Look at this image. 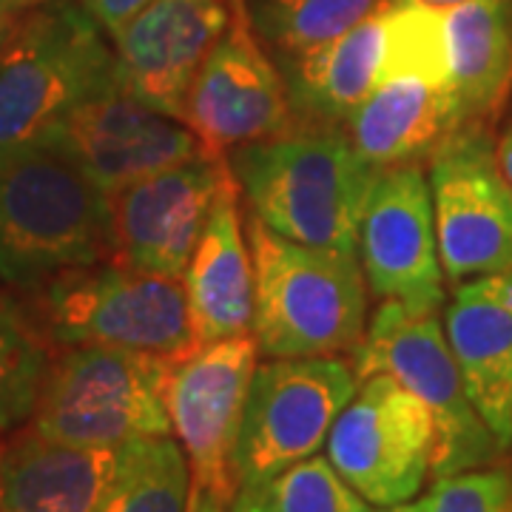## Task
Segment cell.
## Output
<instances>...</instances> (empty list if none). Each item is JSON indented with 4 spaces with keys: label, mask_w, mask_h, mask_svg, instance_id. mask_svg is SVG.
Returning <instances> with one entry per match:
<instances>
[{
    "label": "cell",
    "mask_w": 512,
    "mask_h": 512,
    "mask_svg": "<svg viewBox=\"0 0 512 512\" xmlns=\"http://www.w3.org/2000/svg\"><path fill=\"white\" fill-rule=\"evenodd\" d=\"M111 256L109 194L55 128L0 160V285L32 293Z\"/></svg>",
    "instance_id": "cell-1"
},
{
    "label": "cell",
    "mask_w": 512,
    "mask_h": 512,
    "mask_svg": "<svg viewBox=\"0 0 512 512\" xmlns=\"http://www.w3.org/2000/svg\"><path fill=\"white\" fill-rule=\"evenodd\" d=\"M228 165L251 214L274 234L356 254L376 168L362 160L348 128L296 120L268 140L234 148Z\"/></svg>",
    "instance_id": "cell-2"
},
{
    "label": "cell",
    "mask_w": 512,
    "mask_h": 512,
    "mask_svg": "<svg viewBox=\"0 0 512 512\" xmlns=\"http://www.w3.org/2000/svg\"><path fill=\"white\" fill-rule=\"evenodd\" d=\"M254 333L268 359L353 353L367 328V279L356 254L274 234L248 214Z\"/></svg>",
    "instance_id": "cell-3"
},
{
    "label": "cell",
    "mask_w": 512,
    "mask_h": 512,
    "mask_svg": "<svg viewBox=\"0 0 512 512\" xmlns=\"http://www.w3.org/2000/svg\"><path fill=\"white\" fill-rule=\"evenodd\" d=\"M345 128L362 160L376 171L427 160L458 128L441 6L387 0L382 74Z\"/></svg>",
    "instance_id": "cell-4"
},
{
    "label": "cell",
    "mask_w": 512,
    "mask_h": 512,
    "mask_svg": "<svg viewBox=\"0 0 512 512\" xmlns=\"http://www.w3.org/2000/svg\"><path fill=\"white\" fill-rule=\"evenodd\" d=\"M111 80L114 49L83 3L26 9L0 46V160L49 134Z\"/></svg>",
    "instance_id": "cell-5"
},
{
    "label": "cell",
    "mask_w": 512,
    "mask_h": 512,
    "mask_svg": "<svg viewBox=\"0 0 512 512\" xmlns=\"http://www.w3.org/2000/svg\"><path fill=\"white\" fill-rule=\"evenodd\" d=\"M174 362L140 350L66 348L52 359L29 427L52 441L103 450L171 436L165 390Z\"/></svg>",
    "instance_id": "cell-6"
},
{
    "label": "cell",
    "mask_w": 512,
    "mask_h": 512,
    "mask_svg": "<svg viewBox=\"0 0 512 512\" xmlns=\"http://www.w3.org/2000/svg\"><path fill=\"white\" fill-rule=\"evenodd\" d=\"M52 345H100L180 359L197 348L183 279L100 262L26 293Z\"/></svg>",
    "instance_id": "cell-7"
},
{
    "label": "cell",
    "mask_w": 512,
    "mask_h": 512,
    "mask_svg": "<svg viewBox=\"0 0 512 512\" xmlns=\"http://www.w3.org/2000/svg\"><path fill=\"white\" fill-rule=\"evenodd\" d=\"M350 362L359 382L373 373H387L430 410L436 430L433 481L493 467L507 458L467 396L439 313L421 316L399 302H379Z\"/></svg>",
    "instance_id": "cell-8"
},
{
    "label": "cell",
    "mask_w": 512,
    "mask_h": 512,
    "mask_svg": "<svg viewBox=\"0 0 512 512\" xmlns=\"http://www.w3.org/2000/svg\"><path fill=\"white\" fill-rule=\"evenodd\" d=\"M359 390L350 359L296 356L256 365L237 447L239 490H259L316 456Z\"/></svg>",
    "instance_id": "cell-9"
},
{
    "label": "cell",
    "mask_w": 512,
    "mask_h": 512,
    "mask_svg": "<svg viewBox=\"0 0 512 512\" xmlns=\"http://www.w3.org/2000/svg\"><path fill=\"white\" fill-rule=\"evenodd\" d=\"M427 160L444 279L458 285L512 271V183L490 128H453Z\"/></svg>",
    "instance_id": "cell-10"
},
{
    "label": "cell",
    "mask_w": 512,
    "mask_h": 512,
    "mask_svg": "<svg viewBox=\"0 0 512 512\" xmlns=\"http://www.w3.org/2000/svg\"><path fill=\"white\" fill-rule=\"evenodd\" d=\"M325 447L336 473L373 507L413 501L433 478L430 410L387 373L359 382Z\"/></svg>",
    "instance_id": "cell-11"
},
{
    "label": "cell",
    "mask_w": 512,
    "mask_h": 512,
    "mask_svg": "<svg viewBox=\"0 0 512 512\" xmlns=\"http://www.w3.org/2000/svg\"><path fill=\"white\" fill-rule=\"evenodd\" d=\"M256 365L254 333H239L180 356L168 376L171 433L188 458L191 484L225 504L239 493L237 447Z\"/></svg>",
    "instance_id": "cell-12"
},
{
    "label": "cell",
    "mask_w": 512,
    "mask_h": 512,
    "mask_svg": "<svg viewBox=\"0 0 512 512\" xmlns=\"http://www.w3.org/2000/svg\"><path fill=\"white\" fill-rule=\"evenodd\" d=\"M356 256L379 302L439 313L447 302L430 183L421 163L376 171L365 197Z\"/></svg>",
    "instance_id": "cell-13"
},
{
    "label": "cell",
    "mask_w": 512,
    "mask_h": 512,
    "mask_svg": "<svg viewBox=\"0 0 512 512\" xmlns=\"http://www.w3.org/2000/svg\"><path fill=\"white\" fill-rule=\"evenodd\" d=\"M231 26L202 63L183 106V123L214 157L268 140L296 123L285 77L251 26L245 0H234Z\"/></svg>",
    "instance_id": "cell-14"
},
{
    "label": "cell",
    "mask_w": 512,
    "mask_h": 512,
    "mask_svg": "<svg viewBox=\"0 0 512 512\" xmlns=\"http://www.w3.org/2000/svg\"><path fill=\"white\" fill-rule=\"evenodd\" d=\"M228 171V157L202 154L111 194V262L183 279Z\"/></svg>",
    "instance_id": "cell-15"
},
{
    "label": "cell",
    "mask_w": 512,
    "mask_h": 512,
    "mask_svg": "<svg viewBox=\"0 0 512 512\" xmlns=\"http://www.w3.org/2000/svg\"><path fill=\"white\" fill-rule=\"evenodd\" d=\"M106 194L208 154L180 117L154 109L114 77L55 128Z\"/></svg>",
    "instance_id": "cell-16"
},
{
    "label": "cell",
    "mask_w": 512,
    "mask_h": 512,
    "mask_svg": "<svg viewBox=\"0 0 512 512\" xmlns=\"http://www.w3.org/2000/svg\"><path fill=\"white\" fill-rule=\"evenodd\" d=\"M234 0H151L111 37L114 77L154 109L183 120L202 63L231 26Z\"/></svg>",
    "instance_id": "cell-17"
},
{
    "label": "cell",
    "mask_w": 512,
    "mask_h": 512,
    "mask_svg": "<svg viewBox=\"0 0 512 512\" xmlns=\"http://www.w3.org/2000/svg\"><path fill=\"white\" fill-rule=\"evenodd\" d=\"M444 336L467 396L504 453L512 450V271L453 285Z\"/></svg>",
    "instance_id": "cell-18"
},
{
    "label": "cell",
    "mask_w": 512,
    "mask_h": 512,
    "mask_svg": "<svg viewBox=\"0 0 512 512\" xmlns=\"http://www.w3.org/2000/svg\"><path fill=\"white\" fill-rule=\"evenodd\" d=\"M183 288L197 348L251 333L254 262L239 211V185L231 171L214 197L200 242L185 268Z\"/></svg>",
    "instance_id": "cell-19"
},
{
    "label": "cell",
    "mask_w": 512,
    "mask_h": 512,
    "mask_svg": "<svg viewBox=\"0 0 512 512\" xmlns=\"http://www.w3.org/2000/svg\"><path fill=\"white\" fill-rule=\"evenodd\" d=\"M123 447H74L23 430L0 447V512H100Z\"/></svg>",
    "instance_id": "cell-20"
},
{
    "label": "cell",
    "mask_w": 512,
    "mask_h": 512,
    "mask_svg": "<svg viewBox=\"0 0 512 512\" xmlns=\"http://www.w3.org/2000/svg\"><path fill=\"white\" fill-rule=\"evenodd\" d=\"M384 55L387 0L336 40L302 55L279 57L276 66L285 77L296 120L345 126L350 114L365 103L367 94L379 83Z\"/></svg>",
    "instance_id": "cell-21"
},
{
    "label": "cell",
    "mask_w": 512,
    "mask_h": 512,
    "mask_svg": "<svg viewBox=\"0 0 512 512\" xmlns=\"http://www.w3.org/2000/svg\"><path fill=\"white\" fill-rule=\"evenodd\" d=\"M458 126H487L512 92V0H464L444 9Z\"/></svg>",
    "instance_id": "cell-22"
},
{
    "label": "cell",
    "mask_w": 512,
    "mask_h": 512,
    "mask_svg": "<svg viewBox=\"0 0 512 512\" xmlns=\"http://www.w3.org/2000/svg\"><path fill=\"white\" fill-rule=\"evenodd\" d=\"M52 359V342L29 305L0 291V433L32 419Z\"/></svg>",
    "instance_id": "cell-23"
},
{
    "label": "cell",
    "mask_w": 512,
    "mask_h": 512,
    "mask_svg": "<svg viewBox=\"0 0 512 512\" xmlns=\"http://www.w3.org/2000/svg\"><path fill=\"white\" fill-rule=\"evenodd\" d=\"M191 467L171 436L131 441L100 512H188Z\"/></svg>",
    "instance_id": "cell-24"
},
{
    "label": "cell",
    "mask_w": 512,
    "mask_h": 512,
    "mask_svg": "<svg viewBox=\"0 0 512 512\" xmlns=\"http://www.w3.org/2000/svg\"><path fill=\"white\" fill-rule=\"evenodd\" d=\"M382 0H245L259 40L279 57L311 52L365 20Z\"/></svg>",
    "instance_id": "cell-25"
},
{
    "label": "cell",
    "mask_w": 512,
    "mask_h": 512,
    "mask_svg": "<svg viewBox=\"0 0 512 512\" xmlns=\"http://www.w3.org/2000/svg\"><path fill=\"white\" fill-rule=\"evenodd\" d=\"M248 493L256 495L265 512H370L365 498L319 453Z\"/></svg>",
    "instance_id": "cell-26"
},
{
    "label": "cell",
    "mask_w": 512,
    "mask_h": 512,
    "mask_svg": "<svg viewBox=\"0 0 512 512\" xmlns=\"http://www.w3.org/2000/svg\"><path fill=\"white\" fill-rule=\"evenodd\" d=\"M424 512H512V467L493 464L433 481Z\"/></svg>",
    "instance_id": "cell-27"
},
{
    "label": "cell",
    "mask_w": 512,
    "mask_h": 512,
    "mask_svg": "<svg viewBox=\"0 0 512 512\" xmlns=\"http://www.w3.org/2000/svg\"><path fill=\"white\" fill-rule=\"evenodd\" d=\"M80 3L97 20V26L109 37H114L128 20L137 18L151 0H80Z\"/></svg>",
    "instance_id": "cell-28"
},
{
    "label": "cell",
    "mask_w": 512,
    "mask_h": 512,
    "mask_svg": "<svg viewBox=\"0 0 512 512\" xmlns=\"http://www.w3.org/2000/svg\"><path fill=\"white\" fill-rule=\"evenodd\" d=\"M231 504L220 501L217 495L205 493L200 487L191 484V495H188V512H228Z\"/></svg>",
    "instance_id": "cell-29"
},
{
    "label": "cell",
    "mask_w": 512,
    "mask_h": 512,
    "mask_svg": "<svg viewBox=\"0 0 512 512\" xmlns=\"http://www.w3.org/2000/svg\"><path fill=\"white\" fill-rule=\"evenodd\" d=\"M495 154H498V165H501L504 177L512 183V123L495 140Z\"/></svg>",
    "instance_id": "cell-30"
},
{
    "label": "cell",
    "mask_w": 512,
    "mask_h": 512,
    "mask_svg": "<svg viewBox=\"0 0 512 512\" xmlns=\"http://www.w3.org/2000/svg\"><path fill=\"white\" fill-rule=\"evenodd\" d=\"M18 12L9 0H0V46L6 43V37L12 35L15 23H18Z\"/></svg>",
    "instance_id": "cell-31"
},
{
    "label": "cell",
    "mask_w": 512,
    "mask_h": 512,
    "mask_svg": "<svg viewBox=\"0 0 512 512\" xmlns=\"http://www.w3.org/2000/svg\"><path fill=\"white\" fill-rule=\"evenodd\" d=\"M228 512H265V507L256 501L254 493H248V490H239L237 498L231 501V510Z\"/></svg>",
    "instance_id": "cell-32"
},
{
    "label": "cell",
    "mask_w": 512,
    "mask_h": 512,
    "mask_svg": "<svg viewBox=\"0 0 512 512\" xmlns=\"http://www.w3.org/2000/svg\"><path fill=\"white\" fill-rule=\"evenodd\" d=\"M379 512H424V504L419 501H404V504H396V507H379Z\"/></svg>",
    "instance_id": "cell-33"
},
{
    "label": "cell",
    "mask_w": 512,
    "mask_h": 512,
    "mask_svg": "<svg viewBox=\"0 0 512 512\" xmlns=\"http://www.w3.org/2000/svg\"><path fill=\"white\" fill-rule=\"evenodd\" d=\"M9 3H12L15 9H20V12H23V9H32V6H40V3H49V0H9Z\"/></svg>",
    "instance_id": "cell-34"
},
{
    "label": "cell",
    "mask_w": 512,
    "mask_h": 512,
    "mask_svg": "<svg viewBox=\"0 0 512 512\" xmlns=\"http://www.w3.org/2000/svg\"><path fill=\"white\" fill-rule=\"evenodd\" d=\"M427 3H433V6H441V9H447V6H456V3H464V0H427Z\"/></svg>",
    "instance_id": "cell-35"
}]
</instances>
